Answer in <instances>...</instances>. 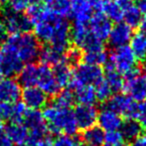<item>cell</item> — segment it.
<instances>
[{"instance_id":"25","label":"cell","mask_w":146,"mask_h":146,"mask_svg":"<svg viewBox=\"0 0 146 146\" xmlns=\"http://www.w3.org/2000/svg\"><path fill=\"white\" fill-rule=\"evenodd\" d=\"M37 67L38 65L34 63H27L23 65L22 69L18 73V83L23 87L36 86L37 79Z\"/></svg>"},{"instance_id":"23","label":"cell","mask_w":146,"mask_h":146,"mask_svg":"<svg viewBox=\"0 0 146 146\" xmlns=\"http://www.w3.org/2000/svg\"><path fill=\"white\" fill-rule=\"evenodd\" d=\"M52 71L60 88H64L70 84V81L72 79L73 70L71 68V65L67 63L65 59L55 66H53Z\"/></svg>"},{"instance_id":"46","label":"cell","mask_w":146,"mask_h":146,"mask_svg":"<svg viewBox=\"0 0 146 146\" xmlns=\"http://www.w3.org/2000/svg\"><path fill=\"white\" fill-rule=\"evenodd\" d=\"M18 146H35V140L29 138L27 141H25L24 143H22V144H19Z\"/></svg>"},{"instance_id":"41","label":"cell","mask_w":146,"mask_h":146,"mask_svg":"<svg viewBox=\"0 0 146 146\" xmlns=\"http://www.w3.org/2000/svg\"><path fill=\"white\" fill-rule=\"evenodd\" d=\"M13 143L8 137L6 133H5L4 129L0 130V146H12Z\"/></svg>"},{"instance_id":"16","label":"cell","mask_w":146,"mask_h":146,"mask_svg":"<svg viewBox=\"0 0 146 146\" xmlns=\"http://www.w3.org/2000/svg\"><path fill=\"white\" fill-rule=\"evenodd\" d=\"M70 10L74 22L88 23L95 10V0H70Z\"/></svg>"},{"instance_id":"2","label":"cell","mask_w":146,"mask_h":146,"mask_svg":"<svg viewBox=\"0 0 146 146\" xmlns=\"http://www.w3.org/2000/svg\"><path fill=\"white\" fill-rule=\"evenodd\" d=\"M42 115L46 121L48 130L54 134L74 135L78 130L74 113L71 108L60 107L52 103L45 106Z\"/></svg>"},{"instance_id":"39","label":"cell","mask_w":146,"mask_h":146,"mask_svg":"<svg viewBox=\"0 0 146 146\" xmlns=\"http://www.w3.org/2000/svg\"><path fill=\"white\" fill-rule=\"evenodd\" d=\"M13 116V103H0V118L2 120H11Z\"/></svg>"},{"instance_id":"3","label":"cell","mask_w":146,"mask_h":146,"mask_svg":"<svg viewBox=\"0 0 146 146\" xmlns=\"http://www.w3.org/2000/svg\"><path fill=\"white\" fill-rule=\"evenodd\" d=\"M3 46L11 49L18 58L24 63H33L39 56L40 45L39 41L34 34L21 33L12 34L10 37L5 39Z\"/></svg>"},{"instance_id":"13","label":"cell","mask_w":146,"mask_h":146,"mask_svg":"<svg viewBox=\"0 0 146 146\" xmlns=\"http://www.w3.org/2000/svg\"><path fill=\"white\" fill-rule=\"evenodd\" d=\"M2 59L0 63V72L5 77H13L17 75L23 67V62L11 49L3 46L1 48Z\"/></svg>"},{"instance_id":"28","label":"cell","mask_w":146,"mask_h":146,"mask_svg":"<svg viewBox=\"0 0 146 146\" xmlns=\"http://www.w3.org/2000/svg\"><path fill=\"white\" fill-rule=\"evenodd\" d=\"M142 13L139 10L137 5L133 4V2H130L128 5H126L123 10V18L124 23L129 25L130 27H136L139 26L142 18Z\"/></svg>"},{"instance_id":"22","label":"cell","mask_w":146,"mask_h":146,"mask_svg":"<svg viewBox=\"0 0 146 146\" xmlns=\"http://www.w3.org/2000/svg\"><path fill=\"white\" fill-rule=\"evenodd\" d=\"M13 144H22L30 138L27 128L22 122H11L3 128Z\"/></svg>"},{"instance_id":"31","label":"cell","mask_w":146,"mask_h":146,"mask_svg":"<svg viewBox=\"0 0 146 146\" xmlns=\"http://www.w3.org/2000/svg\"><path fill=\"white\" fill-rule=\"evenodd\" d=\"M46 5L55 15L66 18L70 15V0H46Z\"/></svg>"},{"instance_id":"50","label":"cell","mask_w":146,"mask_h":146,"mask_svg":"<svg viewBox=\"0 0 146 146\" xmlns=\"http://www.w3.org/2000/svg\"><path fill=\"white\" fill-rule=\"evenodd\" d=\"M33 2H36V3H41L42 1H46V0H31Z\"/></svg>"},{"instance_id":"18","label":"cell","mask_w":146,"mask_h":146,"mask_svg":"<svg viewBox=\"0 0 146 146\" xmlns=\"http://www.w3.org/2000/svg\"><path fill=\"white\" fill-rule=\"evenodd\" d=\"M132 36H133L132 27L124 22H117V24L112 26L108 36V41L112 47L117 48L127 45L131 40Z\"/></svg>"},{"instance_id":"37","label":"cell","mask_w":146,"mask_h":146,"mask_svg":"<svg viewBox=\"0 0 146 146\" xmlns=\"http://www.w3.org/2000/svg\"><path fill=\"white\" fill-rule=\"evenodd\" d=\"M9 8L16 12H23L31 4V0H8Z\"/></svg>"},{"instance_id":"48","label":"cell","mask_w":146,"mask_h":146,"mask_svg":"<svg viewBox=\"0 0 146 146\" xmlns=\"http://www.w3.org/2000/svg\"><path fill=\"white\" fill-rule=\"evenodd\" d=\"M103 146H124L123 144H107V143H104Z\"/></svg>"},{"instance_id":"6","label":"cell","mask_w":146,"mask_h":146,"mask_svg":"<svg viewBox=\"0 0 146 146\" xmlns=\"http://www.w3.org/2000/svg\"><path fill=\"white\" fill-rule=\"evenodd\" d=\"M123 89L125 94L136 102L146 100V75L141 74L137 69L126 74Z\"/></svg>"},{"instance_id":"24","label":"cell","mask_w":146,"mask_h":146,"mask_svg":"<svg viewBox=\"0 0 146 146\" xmlns=\"http://www.w3.org/2000/svg\"><path fill=\"white\" fill-rule=\"evenodd\" d=\"M38 58L41 64L47 66H55L64 60V52L58 50L51 45H46L43 49H40Z\"/></svg>"},{"instance_id":"45","label":"cell","mask_w":146,"mask_h":146,"mask_svg":"<svg viewBox=\"0 0 146 146\" xmlns=\"http://www.w3.org/2000/svg\"><path fill=\"white\" fill-rule=\"evenodd\" d=\"M137 6L139 8V10L141 11L142 15L146 16V0H139Z\"/></svg>"},{"instance_id":"44","label":"cell","mask_w":146,"mask_h":146,"mask_svg":"<svg viewBox=\"0 0 146 146\" xmlns=\"http://www.w3.org/2000/svg\"><path fill=\"white\" fill-rule=\"evenodd\" d=\"M6 34H7V30L5 28V25L3 23L2 19H0V43H2L5 41Z\"/></svg>"},{"instance_id":"49","label":"cell","mask_w":146,"mask_h":146,"mask_svg":"<svg viewBox=\"0 0 146 146\" xmlns=\"http://www.w3.org/2000/svg\"><path fill=\"white\" fill-rule=\"evenodd\" d=\"M3 121H4V120H2L1 118H0V130H2L3 128H4L3 127Z\"/></svg>"},{"instance_id":"14","label":"cell","mask_w":146,"mask_h":146,"mask_svg":"<svg viewBox=\"0 0 146 146\" xmlns=\"http://www.w3.org/2000/svg\"><path fill=\"white\" fill-rule=\"evenodd\" d=\"M21 98L22 103L28 109L39 110L47 105L48 95L37 86H31L25 87L23 91H21Z\"/></svg>"},{"instance_id":"30","label":"cell","mask_w":146,"mask_h":146,"mask_svg":"<svg viewBox=\"0 0 146 146\" xmlns=\"http://www.w3.org/2000/svg\"><path fill=\"white\" fill-rule=\"evenodd\" d=\"M130 48L137 58H146V33L138 32L130 40Z\"/></svg>"},{"instance_id":"11","label":"cell","mask_w":146,"mask_h":146,"mask_svg":"<svg viewBox=\"0 0 146 146\" xmlns=\"http://www.w3.org/2000/svg\"><path fill=\"white\" fill-rule=\"evenodd\" d=\"M36 86L47 95H56L61 89L55 79L52 69L44 64H40L37 67Z\"/></svg>"},{"instance_id":"19","label":"cell","mask_w":146,"mask_h":146,"mask_svg":"<svg viewBox=\"0 0 146 146\" xmlns=\"http://www.w3.org/2000/svg\"><path fill=\"white\" fill-rule=\"evenodd\" d=\"M97 122L104 132H110L119 130L123 120L119 114L110 109L108 106H105L100 110V112H98Z\"/></svg>"},{"instance_id":"34","label":"cell","mask_w":146,"mask_h":146,"mask_svg":"<svg viewBox=\"0 0 146 146\" xmlns=\"http://www.w3.org/2000/svg\"><path fill=\"white\" fill-rule=\"evenodd\" d=\"M74 95L68 90H63L61 92H58L56 94V98H55L54 102L56 105L60 106V107L65 108H71L73 102H74Z\"/></svg>"},{"instance_id":"52","label":"cell","mask_w":146,"mask_h":146,"mask_svg":"<svg viewBox=\"0 0 146 146\" xmlns=\"http://www.w3.org/2000/svg\"><path fill=\"white\" fill-rule=\"evenodd\" d=\"M7 1H8V0H0V2H1V3H4V2H7Z\"/></svg>"},{"instance_id":"36","label":"cell","mask_w":146,"mask_h":146,"mask_svg":"<svg viewBox=\"0 0 146 146\" xmlns=\"http://www.w3.org/2000/svg\"><path fill=\"white\" fill-rule=\"evenodd\" d=\"M27 109L28 108L22 102H14L13 103V116L11 122H22Z\"/></svg>"},{"instance_id":"26","label":"cell","mask_w":146,"mask_h":146,"mask_svg":"<svg viewBox=\"0 0 146 146\" xmlns=\"http://www.w3.org/2000/svg\"><path fill=\"white\" fill-rule=\"evenodd\" d=\"M73 95H74V99L78 103L83 104V105H93L97 100L94 86L91 85L80 86L74 89Z\"/></svg>"},{"instance_id":"4","label":"cell","mask_w":146,"mask_h":146,"mask_svg":"<svg viewBox=\"0 0 146 146\" xmlns=\"http://www.w3.org/2000/svg\"><path fill=\"white\" fill-rule=\"evenodd\" d=\"M103 70L100 68V66L88 64L85 62L79 63L73 70L72 79L69 86L72 89L85 85L95 86L101 80H103Z\"/></svg>"},{"instance_id":"27","label":"cell","mask_w":146,"mask_h":146,"mask_svg":"<svg viewBox=\"0 0 146 146\" xmlns=\"http://www.w3.org/2000/svg\"><path fill=\"white\" fill-rule=\"evenodd\" d=\"M122 137L124 140L132 141L138 136L141 135L142 127L137 120L135 119H127L122 123L121 127L119 129Z\"/></svg>"},{"instance_id":"32","label":"cell","mask_w":146,"mask_h":146,"mask_svg":"<svg viewBox=\"0 0 146 146\" xmlns=\"http://www.w3.org/2000/svg\"><path fill=\"white\" fill-rule=\"evenodd\" d=\"M52 146H83L78 138L73 135L60 134L52 142Z\"/></svg>"},{"instance_id":"8","label":"cell","mask_w":146,"mask_h":146,"mask_svg":"<svg viewBox=\"0 0 146 146\" xmlns=\"http://www.w3.org/2000/svg\"><path fill=\"white\" fill-rule=\"evenodd\" d=\"M22 123L28 130L31 139L37 140L46 137L48 127H47L46 121H45L42 113L39 110L27 109L26 113L23 117Z\"/></svg>"},{"instance_id":"15","label":"cell","mask_w":146,"mask_h":146,"mask_svg":"<svg viewBox=\"0 0 146 146\" xmlns=\"http://www.w3.org/2000/svg\"><path fill=\"white\" fill-rule=\"evenodd\" d=\"M21 96V86L12 77H4L0 72V103L17 102Z\"/></svg>"},{"instance_id":"1","label":"cell","mask_w":146,"mask_h":146,"mask_svg":"<svg viewBox=\"0 0 146 146\" xmlns=\"http://www.w3.org/2000/svg\"><path fill=\"white\" fill-rule=\"evenodd\" d=\"M34 36L65 53L71 41V26L65 18L55 15L46 4L34 2L27 8Z\"/></svg>"},{"instance_id":"10","label":"cell","mask_w":146,"mask_h":146,"mask_svg":"<svg viewBox=\"0 0 146 146\" xmlns=\"http://www.w3.org/2000/svg\"><path fill=\"white\" fill-rule=\"evenodd\" d=\"M71 41L74 43L75 47L79 49L85 50L86 48L96 44L98 41L94 38L90 33V30L88 28V23L83 22H74L71 27V33H70Z\"/></svg>"},{"instance_id":"5","label":"cell","mask_w":146,"mask_h":146,"mask_svg":"<svg viewBox=\"0 0 146 146\" xmlns=\"http://www.w3.org/2000/svg\"><path fill=\"white\" fill-rule=\"evenodd\" d=\"M138 58L131 50L130 46L117 47L114 48L109 57V64L108 66L113 68L120 74H128L133 70L137 69Z\"/></svg>"},{"instance_id":"9","label":"cell","mask_w":146,"mask_h":146,"mask_svg":"<svg viewBox=\"0 0 146 146\" xmlns=\"http://www.w3.org/2000/svg\"><path fill=\"white\" fill-rule=\"evenodd\" d=\"M107 101L108 107L119 114L121 117H126L127 119H135L138 104L125 93L114 94Z\"/></svg>"},{"instance_id":"47","label":"cell","mask_w":146,"mask_h":146,"mask_svg":"<svg viewBox=\"0 0 146 146\" xmlns=\"http://www.w3.org/2000/svg\"><path fill=\"white\" fill-rule=\"evenodd\" d=\"M139 27H140L141 32L146 33V17L141 20V22H140V24H139Z\"/></svg>"},{"instance_id":"12","label":"cell","mask_w":146,"mask_h":146,"mask_svg":"<svg viewBox=\"0 0 146 146\" xmlns=\"http://www.w3.org/2000/svg\"><path fill=\"white\" fill-rule=\"evenodd\" d=\"M88 28L91 35L98 41L103 42L108 39L109 33L112 28V21H110L103 13H93L88 21Z\"/></svg>"},{"instance_id":"7","label":"cell","mask_w":146,"mask_h":146,"mask_svg":"<svg viewBox=\"0 0 146 146\" xmlns=\"http://www.w3.org/2000/svg\"><path fill=\"white\" fill-rule=\"evenodd\" d=\"M2 21L7 32L11 34L27 33L32 28V23L26 14L13 11L10 8H7L3 11Z\"/></svg>"},{"instance_id":"38","label":"cell","mask_w":146,"mask_h":146,"mask_svg":"<svg viewBox=\"0 0 146 146\" xmlns=\"http://www.w3.org/2000/svg\"><path fill=\"white\" fill-rule=\"evenodd\" d=\"M135 118L138 121V123L141 125V127L146 129V100L140 102V104L137 105Z\"/></svg>"},{"instance_id":"35","label":"cell","mask_w":146,"mask_h":146,"mask_svg":"<svg viewBox=\"0 0 146 146\" xmlns=\"http://www.w3.org/2000/svg\"><path fill=\"white\" fill-rule=\"evenodd\" d=\"M82 58V53L79 48L77 47H72V48H68L64 53V59L67 63L69 64H74V63L79 62V60Z\"/></svg>"},{"instance_id":"33","label":"cell","mask_w":146,"mask_h":146,"mask_svg":"<svg viewBox=\"0 0 146 146\" xmlns=\"http://www.w3.org/2000/svg\"><path fill=\"white\" fill-rule=\"evenodd\" d=\"M94 89H95V94L96 98L99 101H107L112 95H113V92L111 91L110 87L107 85V83L105 82V80H101L99 83H97L94 86Z\"/></svg>"},{"instance_id":"40","label":"cell","mask_w":146,"mask_h":146,"mask_svg":"<svg viewBox=\"0 0 146 146\" xmlns=\"http://www.w3.org/2000/svg\"><path fill=\"white\" fill-rule=\"evenodd\" d=\"M124 139L119 130L105 133V143L107 144H123Z\"/></svg>"},{"instance_id":"20","label":"cell","mask_w":146,"mask_h":146,"mask_svg":"<svg viewBox=\"0 0 146 146\" xmlns=\"http://www.w3.org/2000/svg\"><path fill=\"white\" fill-rule=\"evenodd\" d=\"M82 59L85 63L96 66L105 64L108 61V55L104 48L103 42H98L86 48L82 53Z\"/></svg>"},{"instance_id":"21","label":"cell","mask_w":146,"mask_h":146,"mask_svg":"<svg viewBox=\"0 0 146 146\" xmlns=\"http://www.w3.org/2000/svg\"><path fill=\"white\" fill-rule=\"evenodd\" d=\"M80 141L83 146H103L105 143V132L99 126L94 125L83 130Z\"/></svg>"},{"instance_id":"17","label":"cell","mask_w":146,"mask_h":146,"mask_svg":"<svg viewBox=\"0 0 146 146\" xmlns=\"http://www.w3.org/2000/svg\"><path fill=\"white\" fill-rule=\"evenodd\" d=\"M78 129L85 130L94 126L97 122L98 111L94 105L79 104L73 111Z\"/></svg>"},{"instance_id":"51","label":"cell","mask_w":146,"mask_h":146,"mask_svg":"<svg viewBox=\"0 0 146 146\" xmlns=\"http://www.w3.org/2000/svg\"><path fill=\"white\" fill-rule=\"evenodd\" d=\"M1 59H2V53H1V49H0V63H1Z\"/></svg>"},{"instance_id":"29","label":"cell","mask_w":146,"mask_h":146,"mask_svg":"<svg viewBox=\"0 0 146 146\" xmlns=\"http://www.w3.org/2000/svg\"><path fill=\"white\" fill-rule=\"evenodd\" d=\"M104 80H105V82L107 83V85L109 86L113 93H117V92L121 91L123 89V85H124L123 77H122V75L119 72L114 70L111 67L107 66V71H106Z\"/></svg>"},{"instance_id":"53","label":"cell","mask_w":146,"mask_h":146,"mask_svg":"<svg viewBox=\"0 0 146 146\" xmlns=\"http://www.w3.org/2000/svg\"><path fill=\"white\" fill-rule=\"evenodd\" d=\"M144 74L146 75V64H145V66H144Z\"/></svg>"},{"instance_id":"43","label":"cell","mask_w":146,"mask_h":146,"mask_svg":"<svg viewBox=\"0 0 146 146\" xmlns=\"http://www.w3.org/2000/svg\"><path fill=\"white\" fill-rule=\"evenodd\" d=\"M35 146H52V141L49 138L43 137L41 139L35 140Z\"/></svg>"},{"instance_id":"42","label":"cell","mask_w":146,"mask_h":146,"mask_svg":"<svg viewBox=\"0 0 146 146\" xmlns=\"http://www.w3.org/2000/svg\"><path fill=\"white\" fill-rule=\"evenodd\" d=\"M129 146H146V135H140L130 141Z\"/></svg>"}]
</instances>
